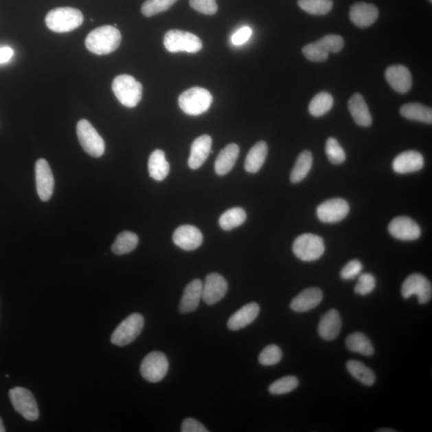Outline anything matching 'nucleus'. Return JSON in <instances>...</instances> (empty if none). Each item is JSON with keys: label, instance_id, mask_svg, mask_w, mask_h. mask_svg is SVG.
I'll use <instances>...</instances> for the list:
<instances>
[{"label": "nucleus", "instance_id": "obj_1", "mask_svg": "<svg viewBox=\"0 0 432 432\" xmlns=\"http://www.w3.org/2000/svg\"><path fill=\"white\" fill-rule=\"evenodd\" d=\"M121 33L113 26H103L95 29L86 38L85 45L95 55H108L115 52L120 45Z\"/></svg>", "mask_w": 432, "mask_h": 432}, {"label": "nucleus", "instance_id": "obj_2", "mask_svg": "<svg viewBox=\"0 0 432 432\" xmlns=\"http://www.w3.org/2000/svg\"><path fill=\"white\" fill-rule=\"evenodd\" d=\"M45 22L52 32L65 33L80 27L84 22V16L80 10L59 8L52 10L47 14Z\"/></svg>", "mask_w": 432, "mask_h": 432}, {"label": "nucleus", "instance_id": "obj_3", "mask_svg": "<svg viewBox=\"0 0 432 432\" xmlns=\"http://www.w3.org/2000/svg\"><path fill=\"white\" fill-rule=\"evenodd\" d=\"M113 90L116 98L127 108H135L141 101L143 86L129 75H120L115 78Z\"/></svg>", "mask_w": 432, "mask_h": 432}, {"label": "nucleus", "instance_id": "obj_4", "mask_svg": "<svg viewBox=\"0 0 432 432\" xmlns=\"http://www.w3.org/2000/svg\"><path fill=\"white\" fill-rule=\"evenodd\" d=\"M212 95L202 87H194L179 95V105L184 113L189 115H200L210 109Z\"/></svg>", "mask_w": 432, "mask_h": 432}, {"label": "nucleus", "instance_id": "obj_5", "mask_svg": "<svg viewBox=\"0 0 432 432\" xmlns=\"http://www.w3.org/2000/svg\"><path fill=\"white\" fill-rule=\"evenodd\" d=\"M144 327V318L139 313L130 315L111 334V342L116 346H127L139 336Z\"/></svg>", "mask_w": 432, "mask_h": 432}, {"label": "nucleus", "instance_id": "obj_6", "mask_svg": "<svg viewBox=\"0 0 432 432\" xmlns=\"http://www.w3.org/2000/svg\"><path fill=\"white\" fill-rule=\"evenodd\" d=\"M293 249L295 255L300 260L315 261L321 258L324 254V241L317 235L306 233L296 238Z\"/></svg>", "mask_w": 432, "mask_h": 432}, {"label": "nucleus", "instance_id": "obj_7", "mask_svg": "<svg viewBox=\"0 0 432 432\" xmlns=\"http://www.w3.org/2000/svg\"><path fill=\"white\" fill-rule=\"evenodd\" d=\"M78 139L85 152L91 157L99 158L105 152V143L93 126L87 120H81L76 127Z\"/></svg>", "mask_w": 432, "mask_h": 432}, {"label": "nucleus", "instance_id": "obj_8", "mask_svg": "<svg viewBox=\"0 0 432 432\" xmlns=\"http://www.w3.org/2000/svg\"><path fill=\"white\" fill-rule=\"evenodd\" d=\"M163 45L165 48L172 53L181 52L197 53L203 47L200 38L192 33L179 30H171L165 34Z\"/></svg>", "mask_w": 432, "mask_h": 432}, {"label": "nucleus", "instance_id": "obj_9", "mask_svg": "<svg viewBox=\"0 0 432 432\" xmlns=\"http://www.w3.org/2000/svg\"><path fill=\"white\" fill-rule=\"evenodd\" d=\"M9 398L19 414L28 421H36L40 416V411L32 393L21 387L12 388L9 391Z\"/></svg>", "mask_w": 432, "mask_h": 432}, {"label": "nucleus", "instance_id": "obj_10", "mask_svg": "<svg viewBox=\"0 0 432 432\" xmlns=\"http://www.w3.org/2000/svg\"><path fill=\"white\" fill-rule=\"evenodd\" d=\"M169 362L166 356L160 352H152L144 359L140 373L150 383L161 381L167 376Z\"/></svg>", "mask_w": 432, "mask_h": 432}, {"label": "nucleus", "instance_id": "obj_11", "mask_svg": "<svg viewBox=\"0 0 432 432\" xmlns=\"http://www.w3.org/2000/svg\"><path fill=\"white\" fill-rule=\"evenodd\" d=\"M402 297L409 299L412 295L418 296L419 303H429L432 296V287L429 280L423 275L415 273L407 277L402 285Z\"/></svg>", "mask_w": 432, "mask_h": 432}, {"label": "nucleus", "instance_id": "obj_12", "mask_svg": "<svg viewBox=\"0 0 432 432\" xmlns=\"http://www.w3.org/2000/svg\"><path fill=\"white\" fill-rule=\"evenodd\" d=\"M350 211L348 203L343 198H334L323 202L317 208V216L320 221L336 223L345 218Z\"/></svg>", "mask_w": 432, "mask_h": 432}, {"label": "nucleus", "instance_id": "obj_13", "mask_svg": "<svg viewBox=\"0 0 432 432\" xmlns=\"http://www.w3.org/2000/svg\"><path fill=\"white\" fill-rule=\"evenodd\" d=\"M36 179L38 197L45 202L49 201L54 192L55 181L50 165L45 159L36 162Z\"/></svg>", "mask_w": 432, "mask_h": 432}, {"label": "nucleus", "instance_id": "obj_14", "mask_svg": "<svg viewBox=\"0 0 432 432\" xmlns=\"http://www.w3.org/2000/svg\"><path fill=\"white\" fill-rule=\"evenodd\" d=\"M388 231L392 237L402 241L416 240L421 236L420 226L412 218L407 216L393 218L388 226Z\"/></svg>", "mask_w": 432, "mask_h": 432}, {"label": "nucleus", "instance_id": "obj_15", "mask_svg": "<svg viewBox=\"0 0 432 432\" xmlns=\"http://www.w3.org/2000/svg\"><path fill=\"white\" fill-rule=\"evenodd\" d=\"M227 280L220 274L211 273L203 284L202 299L208 305H214L225 298L227 293Z\"/></svg>", "mask_w": 432, "mask_h": 432}, {"label": "nucleus", "instance_id": "obj_16", "mask_svg": "<svg viewBox=\"0 0 432 432\" xmlns=\"http://www.w3.org/2000/svg\"><path fill=\"white\" fill-rule=\"evenodd\" d=\"M203 236L198 228L192 225H183L173 234L174 244L184 251H193L203 244Z\"/></svg>", "mask_w": 432, "mask_h": 432}, {"label": "nucleus", "instance_id": "obj_17", "mask_svg": "<svg viewBox=\"0 0 432 432\" xmlns=\"http://www.w3.org/2000/svg\"><path fill=\"white\" fill-rule=\"evenodd\" d=\"M385 77L391 89L399 93H407L411 89V74L409 69L404 65L388 67L385 71Z\"/></svg>", "mask_w": 432, "mask_h": 432}, {"label": "nucleus", "instance_id": "obj_18", "mask_svg": "<svg viewBox=\"0 0 432 432\" xmlns=\"http://www.w3.org/2000/svg\"><path fill=\"white\" fill-rule=\"evenodd\" d=\"M424 166L423 155L416 150H407L395 158L392 168L398 174H409L420 171Z\"/></svg>", "mask_w": 432, "mask_h": 432}, {"label": "nucleus", "instance_id": "obj_19", "mask_svg": "<svg viewBox=\"0 0 432 432\" xmlns=\"http://www.w3.org/2000/svg\"><path fill=\"white\" fill-rule=\"evenodd\" d=\"M323 291L319 288H309L301 293L291 301L290 308L295 312H309L322 302Z\"/></svg>", "mask_w": 432, "mask_h": 432}, {"label": "nucleus", "instance_id": "obj_20", "mask_svg": "<svg viewBox=\"0 0 432 432\" xmlns=\"http://www.w3.org/2000/svg\"><path fill=\"white\" fill-rule=\"evenodd\" d=\"M351 21L361 28L368 27L377 21L378 10L375 5L367 3H356L350 10Z\"/></svg>", "mask_w": 432, "mask_h": 432}, {"label": "nucleus", "instance_id": "obj_21", "mask_svg": "<svg viewBox=\"0 0 432 432\" xmlns=\"http://www.w3.org/2000/svg\"><path fill=\"white\" fill-rule=\"evenodd\" d=\"M342 327L341 315L337 310H330L323 315L319 323L318 332L324 341H331L336 339Z\"/></svg>", "mask_w": 432, "mask_h": 432}, {"label": "nucleus", "instance_id": "obj_22", "mask_svg": "<svg viewBox=\"0 0 432 432\" xmlns=\"http://www.w3.org/2000/svg\"><path fill=\"white\" fill-rule=\"evenodd\" d=\"M212 139L209 135H203L193 142L191 155L188 159L189 168L196 170L200 168L206 161L208 155L212 152Z\"/></svg>", "mask_w": 432, "mask_h": 432}, {"label": "nucleus", "instance_id": "obj_23", "mask_svg": "<svg viewBox=\"0 0 432 432\" xmlns=\"http://www.w3.org/2000/svg\"><path fill=\"white\" fill-rule=\"evenodd\" d=\"M260 312L259 304L256 303L246 304L228 319L227 328L231 331H238V330L245 328L255 321Z\"/></svg>", "mask_w": 432, "mask_h": 432}, {"label": "nucleus", "instance_id": "obj_24", "mask_svg": "<svg viewBox=\"0 0 432 432\" xmlns=\"http://www.w3.org/2000/svg\"><path fill=\"white\" fill-rule=\"evenodd\" d=\"M203 295V282L196 279L192 281L184 289L183 295L179 304V312L187 314L194 312L200 304Z\"/></svg>", "mask_w": 432, "mask_h": 432}, {"label": "nucleus", "instance_id": "obj_25", "mask_svg": "<svg viewBox=\"0 0 432 432\" xmlns=\"http://www.w3.org/2000/svg\"><path fill=\"white\" fill-rule=\"evenodd\" d=\"M348 109L354 120L361 127H369L372 124V117L362 95L354 94L348 101Z\"/></svg>", "mask_w": 432, "mask_h": 432}, {"label": "nucleus", "instance_id": "obj_26", "mask_svg": "<svg viewBox=\"0 0 432 432\" xmlns=\"http://www.w3.org/2000/svg\"><path fill=\"white\" fill-rule=\"evenodd\" d=\"M240 154V148L236 144L226 146L220 153L215 163V171L218 176H225L234 167Z\"/></svg>", "mask_w": 432, "mask_h": 432}, {"label": "nucleus", "instance_id": "obj_27", "mask_svg": "<svg viewBox=\"0 0 432 432\" xmlns=\"http://www.w3.org/2000/svg\"><path fill=\"white\" fill-rule=\"evenodd\" d=\"M268 144L264 141H260L251 148L245 159V170L249 173H256L260 171L268 157Z\"/></svg>", "mask_w": 432, "mask_h": 432}, {"label": "nucleus", "instance_id": "obj_28", "mask_svg": "<svg viewBox=\"0 0 432 432\" xmlns=\"http://www.w3.org/2000/svg\"><path fill=\"white\" fill-rule=\"evenodd\" d=\"M150 177L157 181L166 179L170 172V164L162 150H155L150 154L148 160Z\"/></svg>", "mask_w": 432, "mask_h": 432}, {"label": "nucleus", "instance_id": "obj_29", "mask_svg": "<svg viewBox=\"0 0 432 432\" xmlns=\"http://www.w3.org/2000/svg\"><path fill=\"white\" fill-rule=\"evenodd\" d=\"M402 117L424 124H432V110L419 103L407 104L400 109Z\"/></svg>", "mask_w": 432, "mask_h": 432}, {"label": "nucleus", "instance_id": "obj_30", "mask_svg": "<svg viewBox=\"0 0 432 432\" xmlns=\"http://www.w3.org/2000/svg\"><path fill=\"white\" fill-rule=\"evenodd\" d=\"M346 346L349 351L361 354L364 356H372L375 349L369 338L361 332H355L346 339Z\"/></svg>", "mask_w": 432, "mask_h": 432}, {"label": "nucleus", "instance_id": "obj_31", "mask_svg": "<svg viewBox=\"0 0 432 432\" xmlns=\"http://www.w3.org/2000/svg\"><path fill=\"white\" fill-rule=\"evenodd\" d=\"M313 157L309 150H304L300 153L295 166L291 171L290 179L291 183H298L308 176L310 168L312 167Z\"/></svg>", "mask_w": 432, "mask_h": 432}, {"label": "nucleus", "instance_id": "obj_32", "mask_svg": "<svg viewBox=\"0 0 432 432\" xmlns=\"http://www.w3.org/2000/svg\"><path fill=\"white\" fill-rule=\"evenodd\" d=\"M139 244V238L132 231H123L116 237L111 250L115 255H123L133 251Z\"/></svg>", "mask_w": 432, "mask_h": 432}, {"label": "nucleus", "instance_id": "obj_33", "mask_svg": "<svg viewBox=\"0 0 432 432\" xmlns=\"http://www.w3.org/2000/svg\"><path fill=\"white\" fill-rule=\"evenodd\" d=\"M346 367L348 372L363 385L372 386L375 383L376 380L375 373L362 362L349 361Z\"/></svg>", "mask_w": 432, "mask_h": 432}, {"label": "nucleus", "instance_id": "obj_34", "mask_svg": "<svg viewBox=\"0 0 432 432\" xmlns=\"http://www.w3.org/2000/svg\"><path fill=\"white\" fill-rule=\"evenodd\" d=\"M247 220V213L241 207L231 208L220 216L218 223L222 229L231 231L240 227Z\"/></svg>", "mask_w": 432, "mask_h": 432}, {"label": "nucleus", "instance_id": "obj_35", "mask_svg": "<svg viewBox=\"0 0 432 432\" xmlns=\"http://www.w3.org/2000/svg\"><path fill=\"white\" fill-rule=\"evenodd\" d=\"M334 104L333 97L328 92H319L310 101L309 113L315 117H320L328 113Z\"/></svg>", "mask_w": 432, "mask_h": 432}, {"label": "nucleus", "instance_id": "obj_36", "mask_svg": "<svg viewBox=\"0 0 432 432\" xmlns=\"http://www.w3.org/2000/svg\"><path fill=\"white\" fill-rule=\"evenodd\" d=\"M298 4L304 12L314 16H324L333 7L332 0H299Z\"/></svg>", "mask_w": 432, "mask_h": 432}, {"label": "nucleus", "instance_id": "obj_37", "mask_svg": "<svg viewBox=\"0 0 432 432\" xmlns=\"http://www.w3.org/2000/svg\"><path fill=\"white\" fill-rule=\"evenodd\" d=\"M298 386V378L295 376H288L271 383L269 390L273 395H284L294 391Z\"/></svg>", "mask_w": 432, "mask_h": 432}, {"label": "nucleus", "instance_id": "obj_38", "mask_svg": "<svg viewBox=\"0 0 432 432\" xmlns=\"http://www.w3.org/2000/svg\"><path fill=\"white\" fill-rule=\"evenodd\" d=\"M177 0H146L141 12L144 16L152 17L155 14L168 11Z\"/></svg>", "mask_w": 432, "mask_h": 432}, {"label": "nucleus", "instance_id": "obj_39", "mask_svg": "<svg viewBox=\"0 0 432 432\" xmlns=\"http://www.w3.org/2000/svg\"><path fill=\"white\" fill-rule=\"evenodd\" d=\"M325 152H326L329 161L333 164L339 165L345 161V152L334 138L331 137L327 140Z\"/></svg>", "mask_w": 432, "mask_h": 432}, {"label": "nucleus", "instance_id": "obj_40", "mask_svg": "<svg viewBox=\"0 0 432 432\" xmlns=\"http://www.w3.org/2000/svg\"><path fill=\"white\" fill-rule=\"evenodd\" d=\"M283 353L275 344L266 346L260 354L259 361L264 366H273L282 360Z\"/></svg>", "mask_w": 432, "mask_h": 432}, {"label": "nucleus", "instance_id": "obj_41", "mask_svg": "<svg viewBox=\"0 0 432 432\" xmlns=\"http://www.w3.org/2000/svg\"><path fill=\"white\" fill-rule=\"evenodd\" d=\"M303 54L310 61L323 62L328 59L329 53L319 45L317 42L309 43L303 48Z\"/></svg>", "mask_w": 432, "mask_h": 432}, {"label": "nucleus", "instance_id": "obj_42", "mask_svg": "<svg viewBox=\"0 0 432 432\" xmlns=\"http://www.w3.org/2000/svg\"><path fill=\"white\" fill-rule=\"evenodd\" d=\"M376 287L375 276L370 273L362 274L359 276L358 283L355 287V293L361 295L371 294Z\"/></svg>", "mask_w": 432, "mask_h": 432}, {"label": "nucleus", "instance_id": "obj_43", "mask_svg": "<svg viewBox=\"0 0 432 432\" xmlns=\"http://www.w3.org/2000/svg\"><path fill=\"white\" fill-rule=\"evenodd\" d=\"M328 53L341 52L344 46L343 38L341 36L328 35L317 41Z\"/></svg>", "mask_w": 432, "mask_h": 432}, {"label": "nucleus", "instance_id": "obj_44", "mask_svg": "<svg viewBox=\"0 0 432 432\" xmlns=\"http://www.w3.org/2000/svg\"><path fill=\"white\" fill-rule=\"evenodd\" d=\"M190 6L202 14L212 16L218 11L216 0H190Z\"/></svg>", "mask_w": 432, "mask_h": 432}, {"label": "nucleus", "instance_id": "obj_45", "mask_svg": "<svg viewBox=\"0 0 432 432\" xmlns=\"http://www.w3.org/2000/svg\"><path fill=\"white\" fill-rule=\"evenodd\" d=\"M363 269V264L360 260H353L343 266L341 271V276L343 280H353L361 274Z\"/></svg>", "mask_w": 432, "mask_h": 432}, {"label": "nucleus", "instance_id": "obj_46", "mask_svg": "<svg viewBox=\"0 0 432 432\" xmlns=\"http://www.w3.org/2000/svg\"><path fill=\"white\" fill-rule=\"evenodd\" d=\"M182 432H208V430L203 426L201 422L192 418H187L183 420L182 427Z\"/></svg>", "mask_w": 432, "mask_h": 432}, {"label": "nucleus", "instance_id": "obj_47", "mask_svg": "<svg viewBox=\"0 0 432 432\" xmlns=\"http://www.w3.org/2000/svg\"><path fill=\"white\" fill-rule=\"evenodd\" d=\"M252 34L251 29L249 27H244L237 31L234 35L231 37V41L233 45L239 46L244 45L247 41L249 40Z\"/></svg>", "mask_w": 432, "mask_h": 432}, {"label": "nucleus", "instance_id": "obj_48", "mask_svg": "<svg viewBox=\"0 0 432 432\" xmlns=\"http://www.w3.org/2000/svg\"><path fill=\"white\" fill-rule=\"evenodd\" d=\"M14 55L12 48L9 47H0V65L5 64L12 59Z\"/></svg>", "mask_w": 432, "mask_h": 432}, {"label": "nucleus", "instance_id": "obj_49", "mask_svg": "<svg viewBox=\"0 0 432 432\" xmlns=\"http://www.w3.org/2000/svg\"><path fill=\"white\" fill-rule=\"evenodd\" d=\"M5 431H6V430H5L1 418H0V432H5Z\"/></svg>", "mask_w": 432, "mask_h": 432}, {"label": "nucleus", "instance_id": "obj_50", "mask_svg": "<svg viewBox=\"0 0 432 432\" xmlns=\"http://www.w3.org/2000/svg\"><path fill=\"white\" fill-rule=\"evenodd\" d=\"M376 431L378 432H396V431L395 430H391V429H380V430H377Z\"/></svg>", "mask_w": 432, "mask_h": 432}, {"label": "nucleus", "instance_id": "obj_51", "mask_svg": "<svg viewBox=\"0 0 432 432\" xmlns=\"http://www.w3.org/2000/svg\"><path fill=\"white\" fill-rule=\"evenodd\" d=\"M429 2H430V3H432V0H429Z\"/></svg>", "mask_w": 432, "mask_h": 432}]
</instances>
